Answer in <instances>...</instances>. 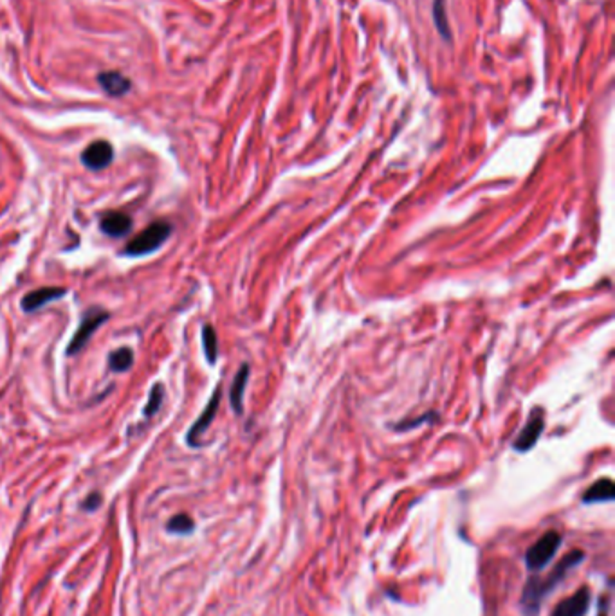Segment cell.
I'll use <instances>...</instances> for the list:
<instances>
[{"label": "cell", "mask_w": 615, "mask_h": 616, "mask_svg": "<svg viewBox=\"0 0 615 616\" xmlns=\"http://www.w3.org/2000/svg\"><path fill=\"white\" fill-rule=\"evenodd\" d=\"M134 364V352L130 348H120V350H114V352L109 355V366H111L112 371H118V373H125L129 371Z\"/></svg>", "instance_id": "5bb4252c"}, {"label": "cell", "mask_w": 615, "mask_h": 616, "mask_svg": "<svg viewBox=\"0 0 615 616\" xmlns=\"http://www.w3.org/2000/svg\"><path fill=\"white\" fill-rule=\"evenodd\" d=\"M615 498V487L614 481L610 478L597 479L596 483L583 494V503L585 505H590V503H605V501H614Z\"/></svg>", "instance_id": "7c38bea8"}, {"label": "cell", "mask_w": 615, "mask_h": 616, "mask_svg": "<svg viewBox=\"0 0 615 616\" xmlns=\"http://www.w3.org/2000/svg\"><path fill=\"white\" fill-rule=\"evenodd\" d=\"M193 528H195V523L190 516L186 514H177L175 517H172L168 521V525H166V530L170 532V534H179V535H186V534H192Z\"/></svg>", "instance_id": "e0dca14e"}, {"label": "cell", "mask_w": 615, "mask_h": 616, "mask_svg": "<svg viewBox=\"0 0 615 616\" xmlns=\"http://www.w3.org/2000/svg\"><path fill=\"white\" fill-rule=\"evenodd\" d=\"M543 427H545V413H543L542 407H534L531 416H529L527 425L524 427V431L520 433L518 440L515 442V449L518 452H525L529 449H533L536 445L540 434H542Z\"/></svg>", "instance_id": "8992f818"}, {"label": "cell", "mask_w": 615, "mask_h": 616, "mask_svg": "<svg viewBox=\"0 0 615 616\" xmlns=\"http://www.w3.org/2000/svg\"><path fill=\"white\" fill-rule=\"evenodd\" d=\"M563 543V537H561L560 532L551 530L547 532L545 535L538 539L533 546L529 548L527 553H525V564L531 571H540L549 564V562L554 559V555L558 553V548Z\"/></svg>", "instance_id": "3957f363"}, {"label": "cell", "mask_w": 615, "mask_h": 616, "mask_svg": "<svg viewBox=\"0 0 615 616\" xmlns=\"http://www.w3.org/2000/svg\"><path fill=\"white\" fill-rule=\"evenodd\" d=\"M172 234V225L166 224V222H154L152 225H148L145 231L134 238L132 242H129V245L125 247L123 254L125 256H145L150 254V252L157 251L159 247L165 245V242L170 238Z\"/></svg>", "instance_id": "7a4b0ae2"}, {"label": "cell", "mask_w": 615, "mask_h": 616, "mask_svg": "<svg viewBox=\"0 0 615 616\" xmlns=\"http://www.w3.org/2000/svg\"><path fill=\"white\" fill-rule=\"evenodd\" d=\"M114 160V148L109 141H94L82 151V162L92 171L103 169Z\"/></svg>", "instance_id": "52a82bcc"}, {"label": "cell", "mask_w": 615, "mask_h": 616, "mask_svg": "<svg viewBox=\"0 0 615 616\" xmlns=\"http://www.w3.org/2000/svg\"><path fill=\"white\" fill-rule=\"evenodd\" d=\"M583 559H585V552H581V550H574V552L567 553L565 557L558 562V566H556L545 579H540V577L536 575L531 577L524 588V595H522V609H524L525 616H536L538 613H540L542 602L552 593V589L560 584L561 580L565 579V575L572 570V568L579 566Z\"/></svg>", "instance_id": "6da1fadb"}, {"label": "cell", "mask_w": 615, "mask_h": 616, "mask_svg": "<svg viewBox=\"0 0 615 616\" xmlns=\"http://www.w3.org/2000/svg\"><path fill=\"white\" fill-rule=\"evenodd\" d=\"M433 19H435V26L441 32V37H444L446 40H450V24H448V15H446V2L444 0H435L433 4Z\"/></svg>", "instance_id": "2e32d148"}, {"label": "cell", "mask_w": 615, "mask_h": 616, "mask_svg": "<svg viewBox=\"0 0 615 616\" xmlns=\"http://www.w3.org/2000/svg\"><path fill=\"white\" fill-rule=\"evenodd\" d=\"M109 312L101 310V308H91L87 314L83 315L82 323H80L78 330L74 332L73 339H71L69 346H67V355H76L87 346L91 337L94 335L101 324H105V321H109Z\"/></svg>", "instance_id": "277c9868"}, {"label": "cell", "mask_w": 615, "mask_h": 616, "mask_svg": "<svg viewBox=\"0 0 615 616\" xmlns=\"http://www.w3.org/2000/svg\"><path fill=\"white\" fill-rule=\"evenodd\" d=\"M248 379H249V366L248 364H242L237 375H235L233 384H231V389H230V402H231V407L235 409L237 415L242 413V407H244V391H246V386H248Z\"/></svg>", "instance_id": "4fadbf2b"}, {"label": "cell", "mask_w": 615, "mask_h": 616, "mask_svg": "<svg viewBox=\"0 0 615 616\" xmlns=\"http://www.w3.org/2000/svg\"><path fill=\"white\" fill-rule=\"evenodd\" d=\"M98 82H100L101 88L109 94V96H123L130 91L132 83L127 76H123L121 73H116V71H109V73H101L98 76Z\"/></svg>", "instance_id": "8fae6325"}, {"label": "cell", "mask_w": 615, "mask_h": 616, "mask_svg": "<svg viewBox=\"0 0 615 616\" xmlns=\"http://www.w3.org/2000/svg\"><path fill=\"white\" fill-rule=\"evenodd\" d=\"M100 229L107 236H127L130 233V229H132V218L129 215H125V213H120V211H111V213L103 215L100 222Z\"/></svg>", "instance_id": "30bf717a"}, {"label": "cell", "mask_w": 615, "mask_h": 616, "mask_svg": "<svg viewBox=\"0 0 615 616\" xmlns=\"http://www.w3.org/2000/svg\"><path fill=\"white\" fill-rule=\"evenodd\" d=\"M165 400V386L163 384H156L150 391V400L145 406V416H154L157 411L161 409V404Z\"/></svg>", "instance_id": "ac0fdd59"}, {"label": "cell", "mask_w": 615, "mask_h": 616, "mask_svg": "<svg viewBox=\"0 0 615 616\" xmlns=\"http://www.w3.org/2000/svg\"><path fill=\"white\" fill-rule=\"evenodd\" d=\"M101 507V494L98 492H92L85 501L82 503V508L83 510H89V512H94Z\"/></svg>", "instance_id": "d6986e66"}, {"label": "cell", "mask_w": 615, "mask_h": 616, "mask_svg": "<svg viewBox=\"0 0 615 616\" xmlns=\"http://www.w3.org/2000/svg\"><path fill=\"white\" fill-rule=\"evenodd\" d=\"M221 397H222L221 388H217L215 391H213L210 402H208V406L204 407V411H202V415L195 420V424L192 425V429H190L188 434H186V442H188L192 447H199V445H201V443H199V438L206 433L210 424H212L213 418H215L219 404H221Z\"/></svg>", "instance_id": "5b68a950"}, {"label": "cell", "mask_w": 615, "mask_h": 616, "mask_svg": "<svg viewBox=\"0 0 615 616\" xmlns=\"http://www.w3.org/2000/svg\"><path fill=\"white\" fill-rule=\"evenodd\" d=\"M67 294V290L62 287H44L37 288V290H31L26 296L22 297L20 306H22L24 312H37L40 310L42 306L47 305V303H53L56 299H60Z\"/></svg>", "instance_id": "ba28073f"}, {"label": "cell", "mask_w": 615, "mask_h": 616, "mask_svg": "<svg viewBox=\"0 0 615 616\" xmlns=\"http://www.w3.org/2000/svg\"><path fill=\"white\" fill-rule=\"evenodd\" d=\"M588 606H590V589L581 588L576 595L561 600L554 607L551 616H585V613L588 611Z\"/></svg>", "instance_id": "9c48e42d"}, {"label": "cell", "mask_w": 615, "mask_h": 616, "mask_svg": "<svg viewBox=\"0 0 615 616\" xmlns=\"http://www.w3.org/2000/svg\"><path fill=\"white\" fill-rule=\"evenodd\" d=\"M202 346H204V353H206V359L210 364H215L217 357H219V341H217V333L213 330V326L206 324L202 328Z\"/></svg>", "instance_id": "9a60e30c"}]
</instances>
